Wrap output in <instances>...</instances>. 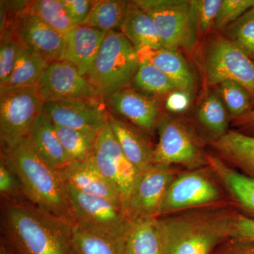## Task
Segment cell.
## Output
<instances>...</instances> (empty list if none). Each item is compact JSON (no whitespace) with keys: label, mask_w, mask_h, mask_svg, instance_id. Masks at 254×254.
I'll list each match as a JSON object with an SVG mask.
<instances>
[{"label":"cell","mask_w":254,"mask_h":254,"mask_svg":"<svg viewBox=\"0 0 254 254\" xmlns=\"http://www.w3.org/2000/svg\"><path fill=\"white\" fill-rule=\"evenodd\" d=\"M240 211L231 200L158 217L163 254H213Z\"/></svg>","instance_id":"1"},{"label":"cell","mask_w":254,"mask_h":254,"mask_svg":"<svg viewBox=\"0 0 254 254\" xmlns=\"http://www.w3.org/2000/svg\"><path fill=\"white\" fill-rule=\"evenodd\" d=\"M3 225L17 254H71L72 222L33 203H7L4 208Z\"/></svg>","instance_id":"2"},{"label":"cell","mask_w":254,"mask_h":254,"mask_svg":"<svg viewBox=\"0 0 254 254\" xmlns=\"http://www.w3.org/2000/svg\"><path fill=\"white\" fill-rule=\"evenodd\" d=\"M1 158L14 172L23 193L33 205L72 222L61 172L37 153L29 137L13 149L1 153Z\"/></svg>","instance_id":"3"},{"label":"cell","mask_w":254,"mask_h":254,"mask_svg":"<svg viewBox=\"0 0 254 254\" xmlns=\"http://www.w3.org/2000/svg\"><path fill=\"white\" fill-rule=\"evenodd\" d=\"M140 60L138 52L121 31L107 33L86 77L104 102L131 85Z\"/></svg>","instance_id":"4"},{"label":"cell","mask_w":254,"mask_h":254,"mask_svg":"<svg viewBox=\"0 0 254 254\" xmlns=\"http://www.w3.org/2000/svg\"><path fill=\"white\" fill-rule=\"evenodd\" d=\"M137 6L146 11L154 23L164 48L187 51L194 49L198 23L192 0H137Z\"/></svg>","instance_id":"5"},{"label":"cell","mask_w":254,"mask_h":254,"mask_svg":"<svg viewBox=\"0 0 254 254\" xmlns=\"http://www.w3.org/2000/svg\"><path fill=\"white\" fill-rule=\"evenodd\" d=\"M228 200L230 198L208 165L185 170L180 172L169 187L158 217Z\"/></svg>","instance_id":"6"},{"label":"cell","mask_w":254,"mask_h":254,"mask_svg":"<svg viewBox=\"0 0 254 254\" xmlns=\"http://www.w3.org/2000/svg\"><path fill=\"white\" fill-rule=\"evenodd\" d=\"M44 103L36 86L0 91L1 153L13 149L29 137Z\"/></svg>","instance_id":"7"},{"label":"cell","mask_w":254,"mask_h":254,"mask_svg":"<svg viewBox=\"0 0 254 254\" xmlns=\"http://www.w3.org/2000/svg\"><path fill=\"white\" fill-rule=\"evenodd\" d=\"M157 129L155 165L181 166L185 170L208 166V153L199 138L185 123L165 115L159 120Z\"/></svg>","instance_id":"8"},{"label":"cell","mask_w":254,"mask_h":254,"mask_svg":"<svg viewBox=\"0 0 254 254\" xmlns=\"http://www.w3.org/2000/svg\"><path fill=\"white\" fill-rule=\"evenodd\" d=\"M204 71L208 84L237 82L254 98V61L226 37H218L209 43L205 55Z\"/></svg>","instance_id":"9"},{"label":"cell","mask_w":254,"mask_h":254,"mask_svg":"<svg viewBox=\"0 0 254 254\" xmlns=\"http://www.w3.org/2000/svg\"><path fill=\"white\" fill-rule=\"evenodd\" d=\"M66 190L73 224L113 235L126 233L130 220L123 207L107 198L82 193L70 185H66Z\"/></svg>","instance_id":"10"},{"label":"cell","mask_w":254,"mask_h":254,"mask_svg":"<svg viewBox=\"0 0 254 254\" xmlns=\"http://www.w3.org/2000/svg\"><path fill=\"white\" fill-rule=\"evenodd\" d=\"M93 158L100 171L118 190L126 212L142 174L124 154L108 122L98 133Z\"/></svg>","instance_id":"11"},{"label":"cell","mask_w":254,"mask_h":254,"mask_svg":"<svg viewBox=\"0 0 254 254\" xmlns=\"http://www.w3.org/2000/svg\"><path fill=\"white\" fill-rule=\"evenodd\" d=\"M36 87L44 103L73 99L102 100L86 76L66 60L50 63Z\"/></svg>","instance_id":"12"},{"label":"cell","mask_w":254,"mask_h":254,"mask_svg":"<svg viewBox=\"0 0 254 254\" xmlns=\"http://www.w3.org/2000/svg\"><path fill=\"white\" fill-rule=\"evenodd\" d=\"M181 170L174 166L154 165L142 173L126 208L130 220L158 218L169 187Z\"/></svg>","instance_id":"13"},{"label":"cell","mask_w":254,"mask_h":254,"mask_svg":"<svg viewBox=\"0 0 254 254\" xmlns=\"http://www.w3.org/2000/svg\"><path fill=\"white\" fill-rule=\"evenodd\" d=\"M43 113L57 126L95 133L108 123L110 115L104 102L90 99L48 102Z\"/></svg>","instance_id":"14"},{"label":"cell","mask_w":254,"mask_h":254,"mask_svg":"<svg viewBox=\"0 0 254 254\" xmlns=\"http://www.w3.org/2000/svg\"><path fill=\"white\" fill-rule=\"evenodd\" d=\"M29 4L18 15L11 30L8 31L12 32L26 49L40 55L50 63L61 60L64 36L32 14Z\"/></svg>","instance_id":"15"},{"label":"cell","mask_w":254,"mask_h":254,"mask_svg":"<svg viewBox=\"0 0 254 254\" xmlns=\"http://www.w3.org/2000/svg\"><path fill=\"white\" fill-rule=\"evenodd\" d=\"M108 110L141 130L153 133L160 120L159 104L154 97L133 88H124L105 101Z\"/></svg>","instance_id":"16"},{"label":"cell","mask_w":254,"mask_h":254,"mask_svg":"<svg viewBox=\"0 0 254 254\" xmlns=\"http://www.w3.org/2000/svg\"><path fill=\"white\" fill-rule=\"evenodd\" d=\"M60 172L66 185L82 193L107 198L124 209L118 190L100 171L93 155L82 161L71 162Z\"/></svg>","instance_id":"17"},{"label":"cell","mask_w":254,"mask_h":254,"mask_svg":"<svg viewBox=\"0 0 254 254\" xmlns=\"http://www.w3.org/2000/svg\"><path fill=\"white\" fill-rule=\"evenodd\" d=\"M208 163L237 210L254 219V179L241 173L216 155L209 153Z\"/></svg>","instance_id":"18"},{"label":"cell","mask_w":254,"mask_h":254,"mask_svg":"<svg viewBox=\"0 0 254 254\" xmlns=\"http://www.w3.org/2000/svg\"><path fill=\"white\" fill-rule=\"evenodd\" d=\"M106 35L88 25L73 26L64 37L61 60L73 64L86 76Z\"/></svg>","instance_id":"19"},{"label":"cell","mask_w":254,"mask_h":254,"mask_svg":"<svg viewBox=\"0 0 254 254\" xmlns=\"http://www.w3.org/2000/svg\"><path fill=\"white\" fill-rule=\"evenodd\" d=\"M210 144L217 156L241 173L254 179V136L230 129Z\"/></svg>","instance_id":"20"},{"label":"cell","mask_w":254,"mask_h":254,"mask_svg":"<svg viewBox=\"0 0 254 254\" xmlns=\"http://www.w3.org/2000/svg\"><path fill=\"white\" fill-rule=\"evenodd\" d=\"M108 123L130 163L143 173L154 164V148L132 125L110 113Z\"/></svg>","instance_id":"21"},{"label":"cell","mask_w":254,"mask_h":254,"mask_svg":"<svg viewBox=\"0 0 254 254\" xmlns=\"http://www.w3.org/2000/svg\"><path fill=\"white\" fill-rule=\"evenodd\" d=\"M139 60H146L165 73L178 88L190 93L195 86L193 73L179 50L170 48H145L138 52Z\"/></svg>","instance_id":"22"},{"label":"cell","mask_w":254,"mask_h":254,"mask_svg":"<svg viewBox=\"0 0 254 254\" xmlns=\"http://www.w3.org/2000/svg\"><path fill=\"white\" fill-rule=\"evenodd\" d=\"M71 254H126L125 235H113L73 224Z\"/></svg>","instance_id":"23"},{"label":"cell","mask_w":254,"mask_h":254,"mask_svg":"<svg viewBox=\"0 0 254 254\" xmlns=\"http://www.w3.org/2000/svg\"><path fill=\"white\" fill-rule=\"evenodd\" d=\"M33 148L42 158L57 170L71 163L60 142L54 124L44 113L37 120L29 136Z\"/></svg>","instance_id":"24"},{"label":"cell","mask_w":254,"mask_h":254,"mask_svg":"<svg viewBox=\"0 0 254 254\" xmlns=\"http://www.w3.org/2000/svg\"><path fill=\"white\" fill-rule=\"evenodd\" d=\"M120 31L133 45L137 52L145 48L163 47L153 19L133 1L128 2L126 17Z\"/></svg>","instance_id":"25"},{"label":"cell","mask_w":254,"mask_h":254,"mask_svg":"<svg viewBox=\"0 0 254 254\" xmlns=\"http://www.w3.org/2000/svg\"><path fill=\"white\" fill-rule=\"evenodd\" d=\"M126 254H163L158 218L130 220L125 233Z\"/></svg>","instance_id":"26"},{"label":"cell","mask_w":254,"mask_h":254,"mask_svg":"<svg viewBox=\"0 0 254 254\" xmlns=\"http://www.w3.org/2000/svg\"><path fill=\"white\" fill-rule=\"evenodd\" d=\"M50 64L40 55L25 49L9 78L0 86V91L36 86Z\"/></svg>","instance_id":"27"},{"label":"cell","mask_w":254,"mask_h":254,"mask_svg":"<svg viewBox=\"0 0 254 254\" xmlns=\"http://www.w3.org/2000/svg\"><path fill=\"white\" fill-rule=\"evenodd\" d=\"M128 2L121 0L93 1L86 25L105 33L120 31L126 17Z\"/></svg>","instance_id":"28"},{"label":"cell","mask_w":254,"mask_h":254,"mask_svg":"<svg viewBox=\"0 0 254 254\" xmlns=\"http://www.w3.org/2000/svg\"><path fill=\"white\" fill-rule=\"evenodd\" d=\"M55 128L71 163L86 160L94 154L99 133L57 125H55Z\"/></svg>","instance_id":"29"},{"label":"cell","mask_w":254,"mask_h":254,"mask_svg":"<svg viewBox=\"0 0 254 254\" xmlns=\"http://www.w3.org/2000/svg\"><path fill=\"white\" fill-rule=\"evenodd\" d=\"M140 64L130 86L133 89L150 94H170L179 91L175 83L154 65L146 60Z\"/></svg>","instance_id":"30"},{"label":"cell","mask_w":254,"mask_h":254,"mask_svg":"<svg viewBox=\"0 0 254 254\" xmlns=\"http://www.w3.org/2000/svg\"><path fill=\"white\" fill-rule=\"evenodd\" d=\"M198 119L213 136V140L223 136L230 130L227 108L218 93L212 92L205 97L198 109Z\"/></svg>","instance_id":"31"},{"label":"cell","mask_w":254,"mask_h":254,"mask_svg":"<svg viewBox=\"0 0 254 254\" xmlns=\"http://www.w3.org/2000/svg\"><path fill=\"white\" fill-rule=\"evenodd\" d=\"M29 10L43 23L63 36L65 37L74 26L60 0L31 1Z\"/></svg>","instance_id":"32"},{"label":"cell","mask_w":254,"mask_h":254,"mask_svg":"<svg viewBox=\"0 0 254 254\" xmlns=\"http://www.w3.org/2000/svg\"><path fill=\"white\" fill-rule=\"evenodd\" d=\"M225 35L254 61V6L225 28Z\"/></svg>","instance_id":"33"},{"label":"cell","mask_w":254,"mask_h":254,"mask_svg":"<svg viewBox=\"0 0 254 254\" xmlns=\"http://www.w3.org/2000/svg\"><path fill=\"white\" fill-rule=\"evenodd\" d=\"M218 86L219 95L231 115L232 119L239 118L252 110V100L254 98L240 83L227 81Z\"/></svg>","instance_id":"34"},{"label":"cell","mask_w":254,"mask_h":254,"mask_svg":"<svg viewBox=\"0 0 254 254\" xmlns=\"http://www.w3.org/2000/svg\"><path fill=\"white\" fill-rule=\"evenodd\" d=\"M26 48L11 31L1 34L0 43V86L7 81L18 58Z\"/></svg>","instance_id":"35"},{"label":"cell","mask_w":254,"mask_h":254,"mask_svg":"<svg viewBox=\"0 0 254 254\" xmlns=\"http://www.w3.org/2000/svg\"><path fill=\"white\" fill-rule=\"evenodd\" d=\"M254 6V0H222L215 19V28L225 30Z\"/></svg>","instance_id":"36"},{"label":"cell","mask_w":254,"mask_h":254,"mask_svg":"<svg viewBox=\"0 0 254 254\" xmlns=\"http://www.w3.org/2000/svg\"><path fill=\"white\" fill-rule=\"evenodd\" d=\"M222 0H192L194 6L198 31L207 33L215 23Z\"/></svg>","instance_id":"37"},{"label":"cell","mask_w":254,"mask_h":254,"mask_svg":"<svg viewBox=\"0 0 254 254\" xmlns=\"http://www.w3.org/2000/svg\"><path fill=\"white\" fill-rule=\"evenodd\" d=\"M74 26L86 24L93 1L91 0H60Z\"/></svg>","instance_id":"38"},{"label":"cell","mask_w":254,"mask_h":254,"mask_svg":"<svg viewBox=\"0 0 254 254\" xmlns=\"http://www.w3.org/2000/svg\"><path fill=\"white\" fill-rule=\"evenodd\" d=\"M213 254H254V242L230 237Z\"/></svg>","instance_id":"39"},{"label":"cell","mask_w":254,"mask_h":254,"mask_svg":"<svg viewBox=\"0 0 254 254\" xmlns=\"http://www.w3.org/2000/svg\"><path fill=\"white\" fill-rule=\"evenodd\" d=\"M21 187L19 182L9 165L1 158L0 163V192L1 195L14 193L18 187Z\"/></svg>","instance_id":"40"},{"label":"cell","mask_w":254,"mask_h":254,"mask_svg":"<svg viewBox=\"0 0 254 254\" xmlns=\"http://www.w3.org/2000/svg\"><path fill=\"white\" fill-rule=\"evenodd\" d=\"M231 237L254 242V219L247 218L239 213Z\"/></svg>","instance_id":"41"},{"label":"cell","mask_w":254,"mask_h":254,"mask_svg":"<svg viewBox=\"0 0 254 254\" xmlns=\"http://www.w3.org/2000/svg\"><path fill=\"white\" fill-rule=\"evenodd\" d=\"M190 103V93L176 91L169 94L165 103L167 109L173 113H181L188 108Z\"/></svg>","instance_id":"42"},{"label":"cell","mask_w":254,"mask_h":254,"mask_svg":"<svg viewBox=\"0 0 254 254\" xmlns=\"http://www.w3.org/2000/svg\"><path fill=\"white\" fill-rule=\"evenodd\" d=\"M231 122L232 126L237 131L254 136V110H251L239 118L232 119Z\"/></svg>","instance_id":"43"},{"label":"cell","mask_w":254,"mask_h":254,"mask_svg":"<svg viewBox=\"0 0 254 254\" xmlns=\"http://www.w3.org/2000/svg\"><path fill=\"white\" fill-rule=\"evenodd\" d=\"M0 254H6V251H5L3 247L1 248V253Z\"/></svg>","instance_id":"44"}]
</instances>
